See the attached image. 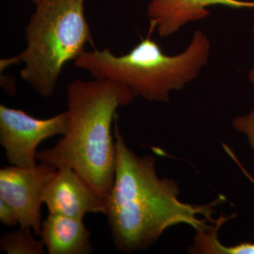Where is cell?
<instances>
[{
	"label": "cell",
	"instance_id": "cell-4",
	"mask_svg": "<svg viewBox=\"0 0 254 254\" xmlns=\"http://www.w3.org/2000/svg\"><path fill=\"white\" fill-rule=\"evenodd\" d=\"M85 0H40L26 28L23 51L0 62V71L24 64L20 76L41 97L54 94L64 66L93 44Z\"/></svg>",
	"mask_w": 254,
	"mask_h": 254
},
{
	"label": "cell",
	"instance_id": "cell-2",
	"mask_svg": "<svg viewBox=\"0 0 254 254\" xmlns=\"http://www.w3.org/2000/svg\"><path fill=\"white\" fill-rule=\"evenodd\" d=\"M67 131L53 148L37 152V160L72 169L107 205L116 170L111 126L120 107L135 96L118 82L93 78L68 83Z\"/></svg>",
	"mask_w": 254,
	"mask_h": 254
},
{
	"label": "cell",
	"instance_id": "cell-13",
	"mask_svg": "<svg viewBox=\"0 0 254 254\" xmlns=\"http://www.w3.org/2000/svg\"><path fill=\"white\" fill-rule=\"evenodd\" d=\"M0 222L6 226H15L18 220L14 210L4 200L0 198Z\"/></svg>",
	"mask_w": 254,
	"mask_h": 254
},
{
	"label": "cell",
	"instance_id": "cell-1",
	"mask_svg": "<svg viewBox=\"0 0 254 254\" xmlns=\"http://www.w3.org/2000/svg\"><path fill=\"white\" fill-rule=\"evenodd\" d=\"M115 131L116 170L105 215L117 250L127 254L146 250L170 227L187 225L197 232L218 221L213 218L214 208L223 196L205 205L182 202L178 183L158 177L156 159L135 154L119 132L118 123Z\"/></svg>",
	"mask_w": 254,
	"mask_h": 254
},
{
	"label": "cell",
	"instance_id": "cell-14",
	"mask_svg": "<svg viewBox=\"0 0 254 254\" xmlns=\"http://www.w3.org/2000/svg\"><path fill=\"white\" fill-rule=\"evenodd\" d=\"M253 33L254 34V27L253 28ZM249 78H250V81L254 85V67L252 68L249 73Z\"/></svg>",
	"mask_w": 254,
	"mask_h": 254
},
{
	"label": "cell",
	"instance_id": "cell-11",
	"mask_svg": "<svg viewBox=\"0 0 254 254\" xmlns=\"http://www.w3.org/2000/svg\"><path fill=\"white\" fill-rule=\"evenodd\" d=\"M45 247L43 240L33 238L28 228L20 227L0 238V249L8 254H43Z\"/></svg>",
	"mask_w": 254,
	"mask_h": 254
},
{
	"label": "cell",
	"instance_id": "cell-12",
	"mask_svg": "<svg viewBox=\"0 0 254 254\" xmlns=\"http://www.w3.org/2000/svg\"><path fill=\"white\" fill-rule=\"evenodd\" d=\"M232 127L237 131L246 135L254 152V110L247 115L236 117L232 120Z\"/></svg>",
	"mask_w": 254,
	"mask_h": 254
},
{
	"label": "cell",
	"instance_id": "cell-15",
	"mask_svg": "<svg viewBox=\"0 0 254 254\" xmlns=\"http://www.w3.org/2000/svg\"><path fill=\"white\" fill-rule=\"evenodd\" d=\"M32 1H33V2L35 3V4H36V3L38 2V0H32Z\"/></svg>",
	"mask_w": 254,
	"mask_h": 254
},
{
	"label": "cell",
	"instance_id": "cell-3",
	"mask_svg": "<svg viewBox=\"0 0 254 254\" xmlns=\"http://www.w3.org/2000/svg\"><path fill=\"white\" fill-rule=\"evenodd\" d=\"M210 42L200 30L186 50L169 56L150 35L126 55L116 56L108 48L85 50L74 60L76 67L93 78L118 82L150 102L170 101L172 91H180L197 77L207 64Z\"/></svg>",
	"mask_w": 254,
	"mask_h": 254
},
{
	"label": "cell",
	"instance_id": "cell-10",
	"mask_svg": "<svg viewBox=\"0 0 254 254\" xmlns=\"http://www.w3.org/2000/svg\"><path fill=\"white\" fill-rule=\"evenodd\" d=\"M230 218L231 217H220L208 228L197 231L190 252L201 254H254V243L247 242L232 247H226L220 243L219 230Z\"/></svg>",
	"mask_w": 254,
	"mask_h": 254
},
{
	"label": "cell",
	"instance_id": "cell-7",
	"mask_svg": "<svg viewBox=\"0 0 254 254\" xmlns=\"http://www.w3.org/2000/svg\"><path fill=\"white\" fill-rule=\"evenodd\" d=\"M50 213L83 219L87 213H107V205L72 169L59 168L47 184L43 194Z\"/></svg>",
	"mask_w": 254,
	"mask_h": 254
},
{
	"label": "cell",
	"instance_id": "cell-8",
	"mask_svg": "<svg viewBox=\"0 0 254 254\" xmlns=\"http://www.w3.org/2000/svg\"><path fill=\"white\" fill-rule=\"evenodd\" d=\"M223 5L232 9H254V1L240 0H151L148 6L152 32L166 38L187 23L208 17L211 5Z\"/></svg>",
	"mask_w": 254,
	"mask_h": 254
},
{
	"label": "cell",
	"instance_id": "cell-16",
	"mask_svg": "<svg viewBox=\"0 0 254 254\" xmlns=\"http://www.w3.org/2000/svg\"><path fill=\"white\" fill-rule=\"evenodd\" d=\"M40 1V0H38V1Z\"/></svg>",
	"mask_w": 254,
	"mask_h": 254
},
{
	"label": "cell",
	"instance_id": "cell-5",
	"mask_svg": "<svg viewBox=\"0 0 254 254\" xmlns=\"http://www.w3.org/2000/svg\"><path fill=\"white\" fill-rule=\"evenodd\" d=\"M68 120L67 111L40 120L22 110L0 105V144L9 163L19 168H35L38 145L47 138L64 135Z\"/></svg>",
	"mask_w": 254,
	"mask_h": 254
},
{
	"label": "cell",
	"instance_id": "cell-9",
	"mask_svg": "<svg viewBox=\"0 0 254 254\" xmlns=\"http://www.w3.org/2000/svg\"><path fill=\"white\" fill-rule=\"evenodd\" d=\"M41 237L50 254H89L93 251L83 219L50 213L43 222Z\"/></svg>",
	"mask_w": 254,
	"mask_h": 254
},
{
	"label": "cell",
	"instance_id": "cell-6",
	"mask_svg": "<svg viewBox=\"0 0 254 254\" xmlns=\"http://www.w3.org/2000/svg\"><path fill=\"white\" fill-rule=\"evenodd\" d=\"M55 165L41 162L35 168L11 166L0 170V198L14 210L20 227L42 230L41 206L47 184L57 171Z\"/></svg>",
	"mask_w": 254,
	"mask_h": 254
}]
</instances>
